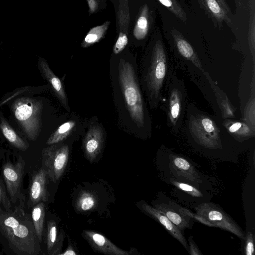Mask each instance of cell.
<instances>
[{
	"label": "cell",
	"instance_id": "1",
	"mask_svg": "<svg viewBox=\"0 0 255 255\" xmlns=\"http://www.w3.org/2000/svg\"><path fill=\"white\" fill-rule=\"evenodd\" d=\"M182 131L193 148L208 155H224L243 147L228 133L222 119L199 109L187 105Z\"/></svg>",
	"mask_w": 255,
	"mask_h": 255
},
{
	"label": "cell",
	"instance_id": "2",
	"mask_svg": "<svg viewBox=\"0 0 255 255\" xmlns=\"http://www.w3.org/2000/svg\"><path fill=\"white\" fill-rule=\"evenodd\" d=\"M40 243L31 216L22 205L9 211L0 208V244L5 254L39 255Z\"/></svg>",
	"mask_w": 255,
	"mask_h": 255
},
{
	"label": "cell",
	"instance_id": "3",
	"mask_svg": "<svg viewBox=\"0 0 255 255\" xmlns=\"http://www.w3.org/2000/svg\"><path fill=\"white\" fill-rule=\"evenodd\" d=\"M163 43L157 40L144 64L143 74V87L151 109L160 103L163 88L171 67Z\"/></svg>",
	"mask_w": 255,
	"mask_h": 255
},
{
	"label": "cell",
	"instance_id": "4",
	"mask_svg": "<svg viewBox=\"0 0 255 255\" xmlns=\"http://www.w3.org/2000/svg\"><path fill=\"white\" fill-rule=\"evenodd\" d=\"M161 179H173L191 184L200 189H211L209 180L184 156L175 153L164 145L158 151Z\"/></svg>",
	"mask_w": 255,
	"mask_h": 255
},
{
	"label": "cell",
	"instance_id": "5",
	"mask_svg": "<svg viewBox=\"0 0 255 255\" xmlns=\"http://www.w3.org/2000/svg\"><path fill=\"white\" fill-rule=\"evenodd\" d=\"M188 104V94L184 81L178 77L171 66L159 106L165 114L167 126L175 134L182 129Z\"/></svg>",
	"mask_w": 255,
	"mask_h": 255
},
{
	"label": "cell",
	"instance_id": "6",
	"mask_svg": "<svg viewBox=\"0 0 255 255\" xmlns=\"http://www.w3.org/2000/svg\"><path fill=\"white\" fill-rule=\"evenodd\" d=\"M119 79L126 105L132 121L147 134L151 133V121L140 90L134 68L121 59Z\"/></svg>",
	"mask_w": 255,
	"mask_h": 255
},
{
	"label": "cell",
	"instance_id": "7",
	"mask_svg": "<svg viewBox=\"0 0 255 255\" xmlns=\"http://www.w3.org/2000/svg\"><path fill=\"white\" fill-rule=\"evenodd\" d=\"M171 35L176 49L179 54V61L177 64L184 72L188 74L192 80L200 90L208 85L205 71L195 50L177 30L173 29Z\"/></svg>",
	"mask_w": 255,
	"mask_h": 255
},
{
	"label": "cell",
	"instance_id": "8",
	"mask_svg": "<svg viewBox=\"0 0 255 255\" xmlns=\"http://www.w3.org/2000/svg\"><path fill=\"white\" fill-rule=\"evenodd\" d=\"M42 102L29 97L16 99L12 105L15 118L31 140L38 137L41 127Z\"/></svg>",
	"mask_w": 255,
	"mask_h": 255
},
{
	"label": "cell",
	"instance_id": "9",
	"mask_svg": "<svg viewBox=\"0 0 255 255\" xmlns=\"http://www.w3.org/2000/svg\"><path fill=\"white\" fill-rule=\"evenodd\" d=\"M196 221L209 227L228 231L242 239L245 232L218 204L211 201L203 203L194 209Z\"/></svg>",
	"mask_w": 255,
	"mask_h": 255
},
{
	"label": "cell",
	"instance_id": "10",
	"mask_svg": "<svg viewBox=\"0 0 255 255\" xmlns=\"http://www.w3.org/2000/svg\"><path fill=\"white\" fill-rule=\"evenodd\" d=\"M152 206L164 214L182 232L191 229L195 222V213L171 199L162 192H159Z\"/></svg>",
	"mask_w": 255,
	"mask_h": 255
},
{
	"label": "cell",
	"instance_id": "11",
	"mask_svg": "<svg viewBox=\"0 0 255 255\" xmlns=\"http://www.w3.org/2000/svg\"><path fill=\"white\" fill-rule=\"evenodd\" d=\"M69 147L66 144H51L42 150V166L48 177L56 183L62 176L67 165Z\"/></svg>",
	"mask_w": 255,
	"mask_h": 255
},
{
	"label": "cell",
	"instance_id": "12",
	"mask_svg": "<svg viewBox=\"0 0 255 255\" xmlns=\"http://www.w3.org/2000/svg\"><path fill=\"white\" fill-rule=\"evenodd\" d=\"M25 162L21 157L15 162L7 161L2 164L1 172L8 198L11 203L18 200L23 203V197L21 188Z\"/></svg>",
	"mask_w": 255,
	"mask_h": 255
},
{
	"label": "cell",
	"instance_id": "13",
	"mask_svg": "<svg viewBox=\"0 0 255 255\" xmlns=\"http://www.w3.org/2000/svg\"><path fill=\"white\" fill-rule=\"evenodd\" d=\"M173 187L172 195L178 202L187 208L194 209L201 204L211 201L212 195L207 190L200 189L191 184L167 179L164 181Z\"/></svg>",
	"mask_w": 255,
	"mask_h": 255
},
{
	"label": "cell",
	"instance_id": "14",
	"mask_svg": "<svg viewBox=\"0 0 255 255\" xmlns=\"http://www.w3.org/2000/svg\"><path fill=\"white\" fill-rule=\"evenodd\" d=\"M199 5L215 26L221 27L223 22L232 24L231 10L226 0H198Z\"/></svg>",
	"mask_w": 255,
	"mask_h": 255
},
{
	"label": "cell",
	"instance_id": "15",
	"mask_svg": "<svg viewBox=\"0 0 255 255\" xmlns=\"http://www.w3.org/2000/svg\"><path fill=\"white\" fill-rule=\"evenodd\" d=\"M130 19L128 0H119L117 12L118 37L113 47V53L115 54L122 52L128 43V34Z\"/></svg>",
	"mask_w": 255,
	"mask_h": 255
},
{
	"label": "cell",
	"instance_id": "16",
	"mask_svg": "<svg viewBox=\"0 0 255 255\" xmlns=\"http://www.w3.org/2000/svg\"><path fill=\"white\" fill-rule=\"evenodd\" d=\"M48 175L42 166L32 174L29 188L28 204L32 207L41 202H46L49 197L47 190Z\"/></svg>",
	"mask_w": 255,
	"mask_h": 255
},
{
	"label": "cell",
	"instance_id": "17",
	"mask_svg": "<svg viewBox=\"0 0 255 255\" xmlns=\"http://www.w3.org/2000/svg\"><path fill=\"white\" fill-rule=\"evenodd\" d=\"M140 207L145 213L161 225L171 236L177 240L188 252H189L188 244L183 233L180 231L164 214L146 202H143Z\"/></svg>",
	"mask_w": 255,
	"mask_h": 255
},
{
	"label": "cell",
	"instance_id": "18",
	"mask_svg": "<svg viewBox=\"0 0 255 255\" xmlns=\"http://www.w3.org/2000/svg\"><path fill=\"white\" fill-rule=\"evenodd\" d=\"M83 236L93 249L99 253L111 255H128L129 253L116 246L102 234L91 230H84Z\"/></svg>",
	"mask_w": 255,
	"mask_h": 255
},
{
	"label": "cell",
	"instance_id": "19",
	"mask_svg": "<svg viewBox=\"0 0 255 255\" xmlns=\"http://www.w3.org/2000/svg\"><path fill=\"white\" fill-rule=\"evenodd\" d=\"M222 122L230 135L238 143L244 145L255 137V128L246 122L234 119H222Z\"/></svg>",
	"mask_w": 255,
	"mask_h": 255
},
{
	"label": "cell",
	"instance_id": "20",
	"mask_svg": "<svg viewBox=\"0 0 255 255\" xmlns=\"http://www.w3.org/2000/svg\"><path fill=\"white\" fill-rule=\"evenodd\" d=\"M103 142V133L98 126L92 127L87 132L83 141V146L86 156L90 161H93L100 153Z\"/></svg>",
	"mask_w": 255,
	"mask_h": 255
},
{
	"label": "cell",
	"instance_id": "21",
	"mask_svg": "<svg viewBox=\"0 0 255 255\" xmlns=\"http://www.w3.org/2000/svg\"><path fill=\"white\" fill-rule=\"evenodd\" d=\"M38 66L41 74L50 84L56 97L65 108L69 111L67 96L61 80L52 72L45 59H39Z\"/></svg>",
	"mask_w": 255,
	"mask_h": 255
},
{
	"label": "cell",
	"instance_id": "22",
	"mask_svg": "<svg viewBox=\"0 0 255 255\" xmlns=\"http://www.w3.org/2000/svg\"><path fill=\"white\" fill-rule=\"evenodd\" d=\"M205 76L214 93L220 110L221 119H234L235 110L230 103L227 96L212 80L207 72L206 73Z\"/></svg>",
	"mask_w": 255,
	"mask_h": 255
},
{
	"label": "cell",
	"instance_id": "23",
	"mask_svg": "<svg viewBox=\"0 0 255 255\" xmlns=\"http://www.w3.org/2000/svg\"><path fill=\"white\" fill-rule=\"evenodd\" d=\"M149 26V8L147 4H144L135 23L133 30L134 37L138 40L144 39L148 32Z\"/></svg>",
	"mask_w": 255,
	"mask_h": 255
},
{
	"label": "cell",
	"instance_id": "24",
	"mask_svg": "<svg viewBox=\"0 0 255 255\" xmlns=\"http://www.w3.org/2000/svg\"><path fill=\"white\" fill-rule=\"evenodd\" d=\"M31 219L36 235L41 243L45 216V205L39 202L32 207Z\"/></svg>",
	"mask_w": 255,
	"mask_h": 255
},
{
	"label": "cell",
	"instance_id": "25",
	"mask_svg": "<svg viewBox=\"0 0 255 255\" xmlns=\"http://www.w3.org/2000/svg\"><path fill=\"white\" fill-rule=\"evenodd\" d=\"M0 128L6 139L15 148L22 151L28 148V145L17 135L2 118H1Z\"/></svg>",
	"mask_w": 255,
	"mask_h": 255
},
{
	"label": "cell",
	"instance_id": "26",
	"mask_svg": "<svg viewBox=\"0 0 255 255\" xmlns=\"http://www.w3.org/2000/svg\"><path fill=\"white\" fill-rule=\"evenodd\" d=\"M110 24V21L108 20L100 25L92 27L82 42L81 47L86 48L99 42L104 37Z\"/></svg>",
	"mask_w": 255,
	"mask_h": 255
},
{
	"label": "cell",
	"instance_id": "27",
	"mask_svg": "<svg viewBox=\"0 0 255 255\" xmlns=\"http://www.w3.org/2000/svg\"><path fill=\"white\" fill-rule=\"evenodd\" d=\"M75 126V122L73 121L64 123L51 134L47 140L46 144L51 145L63 141L70 135Z\"/></svg>",
	"mask_w": 255,
	"mask_h": 255
},
{
	"label": "cell",
	"instance_id": "28",
	"mask_svg": "<svg viewBox=\"0 0 255 255\" xmlns=\"http://www.w3.org/2000/svg\"><path fill=\"white\" fill-rule=\"evenodd\" d=\"M97 203V198L92 193L82 191L76 200V208L79 212L88 211L96 207Z\"/></svg>",
	"mask_w": 255,
	"mask_h": 255
},
{
	"label": "cell",
	"instance_id": "29",
	"mask_svg": "<svg viewBox=\"0 0 255 255\" xmlns=\"http://www.w3.org/2000/svg\"><path fill=\"white\" fill-rule=\"evenodd\" d=\"M58 239L56 222L53 220H49L47 222L46 228V247L49 255H52Z\"/></svg>",
	"mask_w": 255,
	"mask_h": 255
},
{
	"label": "cell",
	"instance_id": "30",
	"mask_svg": "<svg viewBox=\"0 0 255 255\" xmlns=\"http://www.w3.org/2000/svg\"><path fill=\"white\" fill-rule=\"evenodd\" d=\"M160 3L165 6L175 16L183 21L187 20V15L176 0H158Z\"/></svg>",
	"mask_w": 255,
	"mask_h": 255
},
{
	"label": "cell",
	"instance_id": "31",
	"mask_svg": "<svg viewBox=\"0 0 255 255\" xmlns=\"http://www.w3.org/2000/svg\"><path fill=\"white\" fill-rule=\"evenodd\" d=\"M241 252L242 254L245 255H254L255 253V235L251 231H248L245 232V236L242 239Z\"/></svg>",
	"mask_w": 255,
	"mask_h": 255
},
{
	"label": "cell",
	"instance_id": "32",
	"mask_svg": "<svg viewBox=\"0 0 255 255\" xmlns=\"http://www.w3.org/2000/svg\"><path fill=\"white\" fill-rule=\"evenodd\" d=\"M0 208L9 211L12 208L11 202L7 195L5 186L0 177Z\"/></svg>",
	"mask_w": 255,
	"mask_h": 255
},
{
	"label": "cell",
	"instance_id": "33",
	"mask_svg": "<svg viewBox=\"0 0 255 255\" xmlns=\"http://www.w3.org/2000/svg\"><path fill=\"white\" fill-rule=\"evenodd\" d=\"M189 246V254L190 255H202V253L194 241L193 237L190 236L187 239Z\"/></svg>",
	"mask_w": 255,
	"mask_h": 255
},
{
	"label": "cell",
	"instance_id": "34",
	"mask_svg": "<svg viewBox=\"0 0 255 255\" xmlns=\"http://www.w3.org/2000/svg\"><path fill=\"white\" fill-rule=\"evenodd\" d=\"M64 235L61 233L58 236V241L56 244L55 248L52 253V255H59L62 246V243L64 239Z\"/></svg>",
	"mask_w": 255,
	"mask_h": 255
},
{
	"label": "cell",
	"instance_id": "35",
	"mask_svg": "<svg viewBox=\"0 0 255 255\" xmlns=\"http://www.w3.org/2000/svg\"><path fill=\"white\" fill-rule=\"evenodd\" d=\"M60 255H76L77 253L75 252L72 245L69 244L67 249L64 251V253H60Z\"/></svg>",
	"mask_w": 255,
	"mask_h": 255
},
{
	"label": "cell",
	"instance_id": "36",
	"mask_svg": "<svg viewBox=\"0 0 255 255\" xmlns=\"http://www.w3.org/2000/svg\"><path fill=\"white\" fill-rule=\"evenodd\" d=\"M88 0H87V1H88Z\"/></svg>",
	"mask_w": 255,
	"mask_h": 255
}]
</instances>
